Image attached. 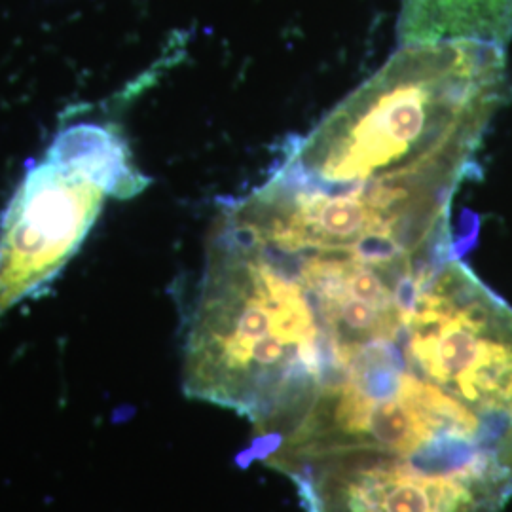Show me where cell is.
Returning a JSON list of instances; mask_svg holds the SVG:
<instances>
[{"mask_svg": "<svg viewBox=\"0 0 512 512\" xmlns=\"http://www.w3.org/2000/svg\"><path fill=\"white\" fill-rule=\"evenodd\" d=\"M511 97L505 48L478 40L401 44L275 164L317 184H461Z\"/></svg>", "mask_w": 512, "mask_h": 512, "instance_id": "obj_1", "label": "cell"}, {"mask_svg": "<svg viewBox=\"0 0 512 512\" xmlns=\"http://www.w3.org/2000/svg\"><path fill=\"white\" fill-rule=\"evenodd\" d=\"M148 184L118 129L82 122L59 131L0 217V317L54 283L107 200H131Z\"/></svg>", "mask_w": 512, "mask_h": 512, "instance_id": "obj_2", "label": "cell"}, {"mask_svg": "<svg viewBox=\"0 0 512 512\" xmlns=\"http://www.w3.org/2000/svg\"><path fill=\"white\" fill-rule=\"evenodd\" d=\"M401 44L478 40L503 46L512 38V0H403Z\"/></svg>", "mask_w": 512, "mask_h": 512, "instance_id": "obj_3", "label": "cell"}]
</instances>
